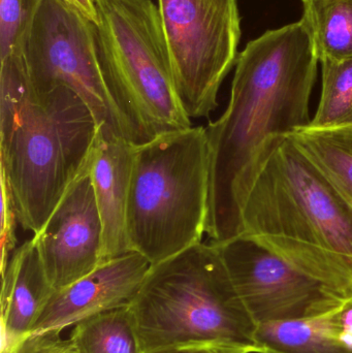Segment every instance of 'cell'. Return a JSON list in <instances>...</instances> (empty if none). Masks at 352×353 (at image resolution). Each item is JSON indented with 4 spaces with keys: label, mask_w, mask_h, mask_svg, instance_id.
Here are the masks:
<instances>
[{
    "label": "cell",
    "mask_w": 352,
    "mask_h": 353,
    "mask_svg": "<svg viewBox=\"0 0 352 353\" xmlns=\"http://www.w3.org/2000/svg\"><path fill=\"white\" fill-rule=\"evenodd\" d=\"M318 60L301 21L268 30L239 53L225 113L206 126L210 193L206 234H243L242 211L275 139L309 125Z\"/></svg>",
    "instance_id": "obj_1"
},
{
    "label": "cell",
    "mask_w": 352,
    "mask_h": 353,
    "mask_svg": "<svg viewBox=\"0 0 352 353\" xmlns=\"http://www.w3.org/2000/svg\"><path fill=\"white\" fill-rule=\"evenodd\" d=\"M243 234L333 290H352V205L293 142L275 139L242 211Z\"/></svg>",
    "instance_id": "obj_2"
},
{
    "label": "cell",
    "mask_w": 352,
    "mask_h": 353,
    "mask_svg": "<svg viewBox=\"0 0 352 353\" xmlns=\"http://www.w3.org/2000/svg\"><path fill=\"white\" fill-rule=\"evenodd\" d=\"M130 308L144 353L184 348L260 353L258 325L213 243L151 265Z\"/></svg>",
    "instance_id": "obj_3"
},
{
    "label": "cell",
    "mask_w": 352,
    "mask_h": 353,
    "mask_svg": "<svg viewBox=\"0 0 352 353\" xmlns=\"http://www.w3.org/2000/svg\"><path fill=\"white\" fill-rule=\"evenodd\" d=\"M210 193L206 128L134 145L127 205L130 251L156 265L202 243Z\"/></svg>",
    "instance_id": "obj_4"
},
{
    "label": "cell",
    "mask_w": 352,
    "mask_h": 353,
    "mask_svg": "<svg viewBox=\"0 0 352 353\" xmlns=\"http://www.w3.org/2000/svg\"><path fill=\"white\" fill-rule=\"evenodd\" d=\"M99 132L92 112L72 89L31 92L0 130V168L19 224L37 234L90 157Z\"/></svg>",
    "instance_id": "obj_5"
},
{
    "label": "cell",
    "mask_w": 352,
    "mask_h": 353,
    "mask_svg": "<svg viewBox=\"0 0 352 353\" xmlns=\"http://www.w3.org/2000/svg\"><path fill=\"white\" fill-rule=\"evenodd\" d=\"M99 63L125 139L142 145L192 126L172 76L158 6L152 0H93Z\"/></svg>",
    "instance_id": "obj_6"
},
{
    "label": "cell",
    "mask_w": 352,
    "mask_h": 353,
    "mask_svg": "<svg viewBox=\"0 0 352 353\" xmlns=\"http://www.w3.org/2000/svg\"><path fill=\"white\" fill-rule=\"evenodd\" d=\"M158 10L182 108L190 119L209 117L239 56L237 0H158Z\"/></svg>",
    "instance_id": "obj_7"
},
{
    "label": "cell",
    "mask_w": 352,
    "mask_h": 353,
    "mask_svg": "<svg viewBox=\"0 0 352 353\" xmlns=\"http://www.w3.org/2000/svg\"><path fill=\"white\" fill-rule=\"evenodd\" d=\"M25 61L31 92L68 87L86 103L97 125L125 139L101 72L92 21L63 0H43L29 33Z\"/></svg>",
    "instance_id": "obj_8"
},
{
    "label": "cell",
    "mask_w": 352,
    "mask_h": 353,
    "mask_svg": "<svg viewBox=\"0 0 352 353\" xmlns=\"http://www.w3.org/2000/svg\"><path fill=\"white\" fill-rule=\"evenodd\" d=\"M215 245L238 294L258 325L320 316L334 310L344 298L251 236L241 234Z\"/></svg>",
    "instance_id": "obj_9"
},
{
    "label": "cell",
    "mask_w": 352,
    "mask_h": 353,
    "mask_svg": "<svg viewBox=\"0 0 352 353\" xmlns=\"http://www.w3.org/2000/svg\"><path fill=\"white\" fill-rule=\"evenodd\" d=\"M92 153L32 236L54 290L70 285L103 263V224L90 175Z\"/></svg>",
    "instance_id": "obj_10"
},
{
    "label": "cell",
    "mask_w": 352,
    "mask_h": 353,
    "mask_svg": "<svg viewBox=\"0 0 352 353\" xmlns=\"http://www.w3.org/2000/svg\"><path fill=\"white\" fill-rule=\"evenodd\" d=\"M151 265L146 257L132 251L101 263L70 285L54 290L32 333L61 332L99 313L132 306Z\"/></svg>",
    "instance_id": "obj_11"
},
{
    "label": "cell",
    "mask_w": 352,
    "mask_h": 353,
    "mask_svg": "<svg viewBox=\"0 0 352 353\" xmlns=\"http://www.w3.org/2000/svg\"><path fill=\"white\" fill-rule=\"evenodd\" d=\"M134 145L99 126L90 175L103 224V263L132 252L127 236V205Z\"/></svg>",
    "instance_id": "obj_12"
},
{
    "label": "cell",
    "mask_w": 352,
    "mask_h": 353,
    "mask_svg": "<svg viewBox=\"0 0 352 353\" xmlns=\"http://www.w3.org/2000/svg\"><path fill=\"white\" fill-rule=\"evenodd\" d=\"M1 276V353H12L32 333L54 288L33 238L17 247Z\"/></svg>",
    "instance_id": "obj_13"
},
{
    "label": "cell",
    "mask_w": 352,
    "mask_h": 353,
    "mask_svg": "<svg viewBox=\"0 0 352 353\" xmlns=\"http://www.w3.org/2000/svg\"><path fill=\"white\" fill-rule=\"evenodd\" d=\"M260 353H352L331 330L328 313L311 319L260 323Z\"/></svg>",
    "instance_id": "obj_14"
},
{
    "label": "cell",
    "mask_w": 352,
    "mask_h": 353,
    "mask_svg": "<svg viewBox=\"0 0 352 353\" xmlns=\"http://www.w3.org/2000/svg\"><path fill=\"white\" fill-rule=\"evenodd\" d=\"M301 22L320 62L352 59V0H302Z\"/></svg>",
    "instance_id": "obj_15"
},
{
    "label": "cell",
    "mask_w": 352,
    "mask_h": 353,
    "mask_svg": "<svg viewBox=\"0 0 352 353\" xmlns=\"http://www.w3.org/2000/svg\"><path fill=\"white\" fill-rule=\"evenodd\" d=\"M289 136L352 205V124L333 128L308 125Z\"/></svg>",
    "instance_id": "obj_16"
},
{
    "label": "cell",
    "mask_w": 352,
    "mask_h": 353,
    "mask_svg": "<svg viewBox=\"0 0 352 353\" xmlns=\"http://www.w3.org/2000/svg\"><path fill=\"white\" fill-rule=\"evenodd\" d=\"M70 340L78 353H144L130 307L80 321L74 325Z\"/></svg>",
    "instance_id": "obj_17"
},
{
    "label": "cell",
    "mask_w": 352,
    "mask_h": 353,
    "mask_svg": "<svg viewBox=\"0 0 352 353\" xmlns=\"http://www.w3.org/2000/svg\"><path fill=\"white\" fill-rule=\"evenodd\" d=\"M43 0H0V76L28 77L25 50Z\"/></svg>",
    "instance_id": "obj_18"
},
{
    "label": "cell",
    "mask_w": 352,
    "mask_h": 353,
    "mask_svg": "<svg viewBox=\"0 0 352 353\" xmlns=\"http://www.w3.org/2000/svg\"><path fill=\"white\" fill-rule=\"evenodd\" d=\"M322 63V99L309 125L341 128L352 124V59Z\"/></svg>",
    "instance_id": "obj_19"
},
{
    "label": "cell",
    "mask_w": 352,
    "mask_h": 353,
    "mask_svg": "<svg viewBox=\"0 0 352 353\" xmlns=\"http://www.w3.org/2000/svg\"><path fill=\"white\" fill-rule=\"evenodd\" d=\"M0 188H1V210H0V236H1V274L6 270L17 247L16 230L19 223L14 208V197L3 170L0 168Z\"/></svg>",
    "instance_id": "obj_20"
},
{
    "label": "cell",
    "mask_w": 352,
    "mask_h": 353,
    "mask_svg": "<svg viewBox=\"0 0 352 353\" xmlns=\"http://www.w3.org/2000/svg\"><path fill=\"white\" fill-rule=\"evenodd\" d=\"M60 334L61 332L57 330L31 333L12 353H78L70 338L62 339Z\"/></svg>",
    "instance_id": "obj_21"
},
{
    "label": "cell",
    "mask_w": 352,
    "mask_h": 353,
    "mask_svg": "<svg viewBox=\"0 0 352 353\" xmlns=\"http://www.w3.org/2000/svg\"><path fill=\"white\" fill-rule=\"evenodd\" d=\"M328 321L333 333L352 348V290L328 313Z\"/></svg>",
    "instance_id": "obj_22"
},
{
    "label": "cell",
    "mask_w": 352,
    "mask_h": 353,
    "mask_svg": "<svg viewBox=\"0 0 352 353\" xmlns=\"http://www.w3.org/2000/svg\"><path fill=\"white\" fill-rule=\"evenodd\" d=\"M68 6L79 10L81 14H84L89 20L92 21L95 25L99 23L96 8H95L93 0H63Z\"/></svg>",
    "instance_id": "obj_23"
},
{
    "label": "cell",
    "mask_w": 352,
    "mask_h": 353,
    "mask_svg": "<svg viewBox=\"0 0 352 353\" xmlns=\"http://www.w3.org/2000/svg\"><path fill=\"white\" fill-rule=\"evenodd\" d=\"M161 353H220L211 350H203V348H184V350H174Z\"/></svg>",
    "instance_id": "obj_24"
}]
</instances>
